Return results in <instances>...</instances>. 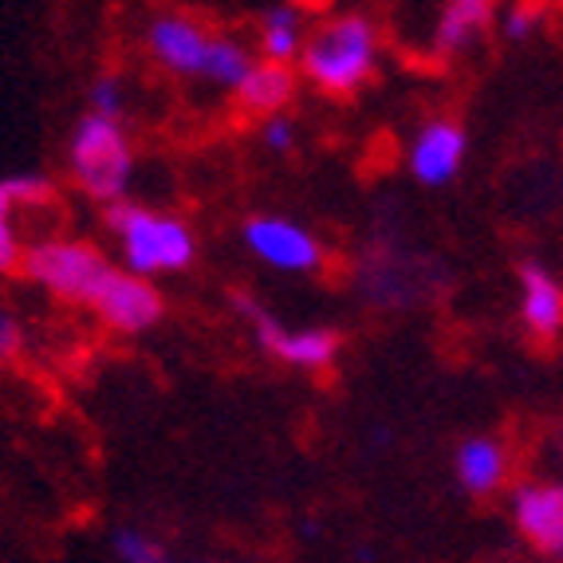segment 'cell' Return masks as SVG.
<instances>
[{"label": "cell", "instance_id": "obj_1", "mask_svg": "<svg viewBox=\"0 0 563 563\" xmlns=\"http://www.w3.org/2000/svg\"><path fill=\"white\" fill-rule=\"evenodd\" d=\"M378 47H383V36H378L375 20L363 12H335L308 29L296 71L316 91L331 95V99H347L375 76Z\"/></svg>", "mask_w": 563, "mask_h": 563}, {"label": "cell", "instance_id": "obj_2", "mask_svg": "<svg viewBox=\"0 0 563 563\" xmlns=\"http://www.w3.org/2000/svg\"><path fill=\"white\" fill-rule=\"evenodd\" d=\"M103 221L107 233L119 244L122 268L142 276V280L186 273L189 264L198 261V236L174 213H162V209L139 206L126 198L119 206H107Z\"/></svg>", "mask_w": 563, "mask_h": 563}, {"label": "cell", "instance_id": "obj_3", "mask_svg": "<svg viewBox=\"0 0 563 563\" xmlns=\"http://www.w3.org/2000/svg\"><path fill=\"white\" fill-rule=\"evenodd\" d=\"M67 174L91 201L119 206L134 181V146L122 122L84 114L67 139Z\"/></svg>", "mask_w": 563, "mask_h": 563}, {"label": "cell", "instance_id": "obj_4", "mask_svg": "<svg viewBox=\"0 0 563 563\" xmlns=\"http://www.w3.org/2000/svg\"><path fill=\"white\" fill-rule=\"evenodd\" d=\"M114 268L119 264L99 244L79 241V236H47V241L29 244L20 276H29L36 288H44L56 300L79 303V308L91 311L99 291L114 276Z\"/></svg>", "mask_w": 563, "mask_h": 563}, {"label": "cell", "instance_id": "obj_5", "mask_svg": "<svg viewBox=\"0 0 563 563\" xmlns=\"http://www.w3.org/2000/svg\"><path fill=\"white\" fill-rule=\"evenodd\" d=\"M233 308L249 320L256 347H261L264 355H273L276 363H288V366H296V371H328V366L335 363L339 331L280 323L261 300L244 296V291H233Z\"/></svg>", "mask_w": 563, "mask_h": 563}, {"label": "cell", "instance_id": "obj_6", "mask_svg": "<svg viewBox=\"0 0 563 563\" xmlns=\"http://www.w3.org/2000/svg\"><path fill=\"white\" fill-rule=\"evenodd\" d=\"M244 249L276 273L288 276H311L323 268V244L308 225L291 221L284 213H256L241 225Z\"/></svg>", "mask_w": 563, "mask_h": 563}, {"label": "cell", "instance_id": "obj_7", "mask_svg": "<svg viewBox=\"0 0 563 563\" xmlns=\"http://www.w3.org/2000/svg\"><path fill=\"white\" fill-rule=\"evenodd\" d=\"M465 151H470V134L457 119H430L413 131L410 146H406V169L410 178L426 189L450 186L465 166Z\"/></svg>", "mask_w": 563, "mask_h": 563}, {"label": "cell", "instance_id": "obj_8", "mask_svg": "<svg viewBox=\"0 0 563 563\" xmlns=\"http://www.w3.org/2000/svg\"><path fill=\"white\" fill-rule=\"evenodd\" d=\"M209 44H213V32H206L194 16H181V12H158V16L146 24V56L158 67H166L169 76H198L206 71Z\"/></svg>", "mask_w": 563, "mask_h": 563}, {"label": "cell", "instance_id": "obj_9", "mask_svg": "<svg viewBox=\"0 0 563 563\" xmlns=\"http://www.w3.org/2000/svg\"><path fill=\"white\" fill-rule=\"evenodd\" d=\"M91 311L119 335H142V331H151L162 320L166 300H162V291L151 280H142V276L126 273V268H114V276L99 291Z\"/></svg>", "mask_w": 563, "mask_h": 563}, {"label": "cell", "instance_id": "obj_10", "mask_svg": "<svg viewBox=\"0 0 563 563\" xmlns=\"http://www.w3.org/2000/svg\"><path fill=\"white\" fill-rule=\"evenodd\" d=\"M512 525L528 548L563 555V481H528L512 488Z\"/></svg>", "mask_w": 563, "mask_h": 563}, {"label": "cell", "instance_id": "obj_11", "mask_svg": "<svg viewBox=\"0 0 563 563\" xmlns=\"http://www.w3.org/2000/svg\"><path fill=\"white\" fill-rule=\"evenodd\" d=\"M56 186L44 174H12L0 178V276H16L24 268V233H20V213L24 209L47 206Z\"/></svg>", "mask_w": 563, "mask_h": 563}, {"label": "cell", "instance_id": "obj_12", "mask_svg": "<svg viewBox=\"0 0 563 563\" xmlns=\"http://www.w3.org/2000/svg\"><path fill=\"white\" fill-rule=\"evenodd\" d=\"M508 470H512V457H508V445L493 433H473L457 445L453 453V477L457 485L470 493V497H488L497 493L508 481Z\"/></svg>", "mask_w": 563, "mask_h": 563}, {"label": "cell", "instance_id": "obj_13", "mask_svg": "<svg viewBox=\"0 0 563 563\" xmlns=\"http://www.w3.org/2000/svg\"><path fill=\"white\" fill-rule=\"evenodd\" d=\"M497 24V9L488 0H450L442 4L438 20H433V56L438 59H457L465 56L473 44L485 40V32Z\"/></svg>", "mask_w": 563, "mask_h": 563}, {"label": "cell", "instance_id": "obj_14", "mask_svg": "<svg viewBox=\"0 0 563 563\" xmlns=\"http://www.w3.org/2000/svg\"><path fill=\"white\" fill-rule=\"evenodd\" d=\"M520 276V320L532 335L552 339L563 331V284L540 261H525Z\"/></svg>", "mask_w": 563, "mask_h": 563}, {"label": "cell", "instance_id": "obj_15", "mask_svg": "<svg viewBox=\"0 0 563 563\" xmlns=\"http://www.w3.org/2000/svg\"><path fill=\"white\" fill-rule=\"evenodd\" d=\"M296 84H300V71H296V67L256 59L253 71L236 87V107H241L244 114H253V119H273V114H284V107L291 103Z\"/></svg>", "mask_w": 563, "mask_h": 563}, {"label": "cell", "instance_id": "obj_16", "mask_svg": "<svg viewBox=\"0 0 563 563\" xmlns=\"http://www.w3.org/2000/svg\"><path fill=\"white\" fill-rule=\"evenodd\" d=\"M303 40H308V16L296 4H273L261 16L256 47H261V59H268V64L296 67L300 64Z\"/></svg>", "mask_w": 563, "mask_h": 563}, {"label": "cell", "instance_id": "obj_17", "mask_svg": "<svg viewBox=\"0 0 563 563\" xmlns=\"http://www.w3.org/2000/svg\"><path fill=\"white\" fill-rule=\"evenodd\" d=\"M253 52H249V44H241L236 36H213V44H209V59H206V71H201V79H209L213 87H221V91H233L244 84V76L253 71Z\"/></svg>", "mask_w": 563, "mask_h": 563}, {"label": "cell", "instance_id": "obj_18", "mask_svg": "<svg viewBox=\"0 0 563 563\" xmlns=\"http://www.w3.org/2000/svg\"><path fill=\"white\" fill-rule=\"evenodd\" d=\"M111 555H114V563H178L162 540L146 536L142 528H114Z\"/></svg>", "mask_w": 563, "mask_h": 563}, {"label": "cell", "instance_id": "obj_19", "mask_svg": "<svg viewBox=\"0 0 563 563\" xmlns=\"http://www.w3.org/2000/svg\"><path fill=\"white\" fill-rule=\"evenodd\" d=\"M122 111H126V87H122V79L119 76H95L91 87H87V114L122 122Z\"/></svg>", "mask_w": 563, "mask_h": 563}, {"label": "cell", "instance_id": "obj_20", "mask_svg": "<svg viewBox=\"0 0 563 563\" xmlns=\"http://www.w3.org/2000/svg\"><path fill=\"white\" fill-rule=\"evenodd\" d=\"M296 142H300V126H296V119H288V114H273V119L261 122V146L273 154H291L296 151Z\"/></svg>", "mask_w": 563, "mask_h": 563}, {"label": "cell", "instance_id": "obj_21", "mask_svg": "<svg viewBox=\"0 0 563 563\" xmlns=\"http://www.w3.org/2000/svg\"><path fill=\"white\" fill-rule=\"evenodd\" d=\"M540 20H544V12L536 9V4H512L500 16V29H505V36L512 44H525V40H532L540 32Z\"/></svg>", "mask_w": 563, "mask_h": 563}, {"label": "cell", "instance_id": "obj_22", "mask_svg": "<svg viewBox=\"0 0 563 563\" xmlns=\"http://www.w3.org/2000/svg\"><path fill=\"white\" fill-rule=\"evenodd\" d=\"M24 347V328H20L16 311L0 300V363L16 358V351Z\"/></svg>", "mask_w": 563, "mask_h": 563}]
</instances>
